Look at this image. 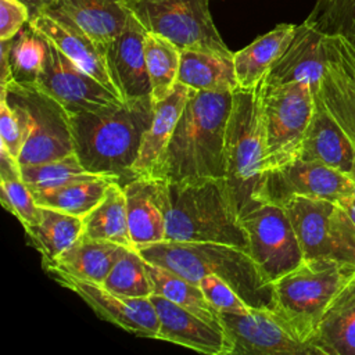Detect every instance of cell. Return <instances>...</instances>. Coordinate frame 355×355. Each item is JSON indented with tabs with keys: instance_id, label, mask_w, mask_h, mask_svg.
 <instances>
[{
	"instance_id": "obj_16",
	"label": "cell",
	"mask_w": 355,
	"mask_h": 355,
	"mask_svg": "<svg viewBox=\"0 0 355 355\" xmlns=\"http://www.w3.org/2000/svg\"><path fill=\"white\" fill-rule=\"evenodd\" d=\"M327 67L315 92L355 144V46L343 36H327Z\"/></svg>"
},
{
	"instance_id": "obj_22",
	"label": "cell",
	"mask_w": 355,
	"mask_h": 355,
	"mask_svg": "<svg viewBox=\"0 0 355 355\" xmlns=\"http://www.w3.org/2000/svg\"><path fill=\"white\" fill-rule=\"evenodd\" d=\"M190 92V87L178 82L168 97L154 103L153 119L143 133L139 155L133 165L136 178L154 179Z\"/></svg>"
},
{
	"instance_id": "obj_24",
	"label": "cell",
	"mask_w": 355,
	"mask_h": 355,
	"mask_svg": "<svg viewBox=\"0 0 355 355\" xmlns=\"http://www.w3.org/2000/svg\"><path fill=\"white\" fill-rule=\"evenodd\" d=\"M129 234L135 248L166 240V223L157 196V180L136 178L123 186Z\"/></svg>"
},
{
	"instance_id": "obj_13",
	"label": "cell",
	"mask_w": 355,
	"mask_h": 355,
	"mask_svg": "<svg viewBox=\"0 0 355 355\" xmlns=\"http://www.w3.org/2000/svg\"><path fill=\"white\" fill-rule=\"evenodd\" d=\"M351 193L354 183L347 173L318 161L295 158L263 172L258 198L282 205L297 196L338 201Z\"/></svg>"
},
{
	"instance_id": "obj_8",
	"label": "cell",
	"mask_w": 355,
	"mask_h": 355,
	"mask_svg": "<svg viewBox=\"0 0 355 355\" xmlns=\"http://www.w3.org/2000/svg\"><path fill=\"white\" fill-rule=\"evenodd\" d=\"M0 96L17 105L25 116L28 137L18 158L19 166L62 158L73 153L71 115L36 85L11 80Z\"/></svg>"
},
{
	"instance_id": "obj_45",
	"label": "cell",
	"mask_w": 355,
	"mask_h": 355,
	"mask_svg": "<svg viewBox=\"0 0 355 355\" xmlns=\"http://www.w3.org/2000/svg\"><path fill=\"white\" fill-rule=\"evenodd\" d=\"M337 202L347 211V214L349 215L351 220H352L354 225H355V196H354V193L341 197Z\"/></svg>"
},
{
	"instance_id": "obj_38",
	"label": "cell",
	"mask_w": 355,
	"mask_h": 355,
	"mask_svg": "<svg viewBox=\"0 0 355 355\" xmlns=\"http://www.w3.org/2000/svg\"><path fill=\"white\" fill-rule=\"evenodd\" d=\"M1 204L19 223L26 227L36 225L42 216V207L36 204L32 190L21 179H0Z\"/></svg>"
},
{
	"instance_id": "obj_9",
	"label": "cell",
	"mask_w": 355,
	"mask_h": 355,
	"mask_svg": "<svg viewBox=\"0 0 355 355\" xmlns=\"http://www.w3.org/2000/svg\"><path fill=\"white\" fill-rule=\"evenodd\" d=\"M261 108L268 171L298 158L313 115L315 92L306 82L277 86H265L262 82Z\"/></svg>"
},
{
	"instance_id": "obj_18",
	"label": "cell",
	"mask_w": 355,
	"mask_h": 355,
	"mask_svg": "<svg viewBox=\"0 0 355 355\" xmlns=\"http://www.w3.org/2000/svg\"><path fill=\"white\" fill-rule=\"evenodd\" d=\"M144 26L132 15L123 31L105 47L111 80L122 100L151 96V83L144 55Z\"/></svg>"
},
{
	"instance_id": "obj_20",
	"label": "cell",
	"mask_w": 355,
	"mask_h": 355,
	"mask_svg": "<svg viewBox=\"0 0 355 355\" xmlns=\"http://www.w3.org/2000/svg\"><path fill=\"white\" fill-rule=\"evenodd\" d=\"M29 25L51 42L76 65L100 80L118 97V92L108 73L105 49L65 17L42 11L29 19Z\"/></svg>"
},
{
	"instance_id": "obj_43",
	"label": "cell",
	"mask_w": 355,
	"mask_h": 355,
	"mask_svg": "<svg viewBox=\"0 0 355 355\" xmlns=\"http://www.w3.org/2000/svg\"><path fill=\"white\" fill-rule=\"evenodd\" d=\"M21 178L19 162L8 153V150L0 144V179H17Z\"/></svg>"
},
{
	"instance_id": "obj_36",
	"label": "cell",
	"mask_w": 355,
	"mask_h": 355,
	"mask_svg": "<svg viewBox=\"0 0 355 355\" xmlns=\"http://www.w3.org/2000/svg\"><path fill=\"white\" fill-rule=\"evenodd\" d=\"M96 175L87 172L82 166L75 153L58 159L21 166V179L32 191L54 189Z\"/></svg>"
},
{
	"instance_id": "obj_27",
	"label": "cell",
	"mask_w": 355,
	"mask_h": 355,
	"mask_svg": "<svg viewBox=\"0 0 355 355\" xmlns=\"http://www.w3.org/2000/svg\"><path fill=\"white\" fill-rule=\"evenodd\" d=\"M297 31L294 24H279L268 33L257 37L244 49L233 53L234 72L241 89L258 86L273 64L282 57Z\"/></svg>"
},
{
	"instance_id": "obj_17",
	"label": "cell",
	"mask_w": 355,
	"mask_h": 355,
	"mask_svg": "<svg viewBox=\"0 0 355 355\" xmlns=\"http://www.w3.org/2000/svg\"><path fill=\"white\" fill-rule=\"evenodd\" d=\"M151 302L158 313L157 340H165L207 355H230V344L223 327L216 326L197 313L151 294Z\"/></svg>"
},
{
	"instance_id": "obj_23",
	"label": "cell",
	"mask_w": 355,
	"mask_h": 355,
	"mask_svg": "<svg viewBox=\"0 0 355 355\" xmlns=\"http://www.w3.org/2000/svg\"><path fill=\"white\" fill-rule=\"evenodd\" d=\"M44 11L68 18L104 49L123 31L130 14L121 0H54Z\"/></svg>"
},
{
	"instance_id": "obj_10",
	"label": "cell",
	"mask_w": 355,
	"mask_h": 355,
	"mask_svg": "<svg viewBox=\"0 0 355 355\" xmlns=\"http://www.w3.org/2000/svg\"><path fill=\"white\" fill-rule=\"evenodd\" d=\"M282 207L291 220L304 258L355 263V225L337 201L297 196Z\"/></svg>"
},
{
	"instance_id": "obj_46",
	"label": "cell",
	"mask_w": 355,
	"mask_h": 355,
	"mask_svg": "<svg viewBox=\"0 0 355 355\" xmlns=\"http://www.w3.org/2000/svg\"><path fill=\"white\" fill-rule=\"evenodd\" d=\"M348 176L351 178V180H352V183H354V196H355V161H354L352 169H351V172H349V175H348Z\"/></svg>"
},
{
	"instance_id": "obj_21",
	"label": "cell",
	"mask_w": 355,
	"mask_h": 355,
	"mask_svg": "<svg viewBox=\"0 0 355 355\" xmlns=\"http://www.w3.org/2000/svg\"><path fill=\"white\" fill-rule=\"evenodd\" d=\"M298 158L318 161L349 175L355 144L315 93V110L305 132Z\"/></svg>"
},
{
	"instance_id": "obj_30",
	"label": "cell",
	"mask_w": 355,
	"mask_h": 355,
	"mask_svg": "<svg viewBox=\"0 0 355 355\" xmlns=\"http://www.w3.org/2000/svg\"><path fill=\"white\" fill-rule=\"evenodd\" d=\"M83 234L133 247L128 225L126 196L119 182H112L100 202L83 218Z\"/></svg>"
},
{
	"instance_id": "obj_28",
	"label": "cell",
	"mask_w": 355,
	"mask_h": 355,
	"mask_svg": "<svg viewBox=\"0 0 355 355\" xmlns=\"http://www.w3.org/2000/svg\"><path fill=\"white\" fill-rule=\"evenodd\" d=\"M178 82L202 92H234L239 82L233 57L202 50H182Z\"/></svg>"
},
{
	"instance_id": "obj_5",
	"label": "cell",
	"mask_w": 355,
	"mask_h": 355,
	"mask_svg": "<svg viewBox=\"0 0 355 355\" xmlns=\"http://www.w3.org/2000/svg\"><path fill=\"white\" fill-rule=\"evenodd\" d=\"M262 82L252 89L239 87L233 92L226 125L223 183L239 218L259 204L258 196L266 168Z\"/></svg>"
},
{
	"instance_id": "obj_7",
	"label": "cell",
	"mask_w": 355,
	"mask_h": 355,
	"mask_svg": "<svg viewBox=\"0 0 355 355\" xmlns=\"http://www.w3.org/2000/svg\"><path fill=\"white\" fill-rule=\"evenodd\" d=\"M147 32L161 35L180 50L233 57L209 11V0H121Z\"/></svg>"
},
{
	"instance_id": "obj_25",
	"label": "cell",
	"mask_w": 355,
	"mask_h": 355,
	"mask_svg": "<svg viewBox=\"0 0 355 355\" xmlns=\"http://www.w3.org/2000/svg\"><path fill=\"white\" fill-rule=\"evenodd\" d=\"M312 345L319 355H355V276L329 304Z\"/></svg>"
},
{
	"instance_id": "obj_32",
	"label": "cell",
	"mask_w": 355,
	"mask_h": 355,
	"mask_svg": "<svg viewBox=\"0 0 355 355\" xmlns=\"http://www.w3.org/2000/svg\"><path fill=\"white\" fill-rule=\"evenodd\" d=\"M147 272L153 284V293L197 313L212 324L220 326L219 312L205 298L198 284H194L178 273L146 261Z\"/></svg>"
},
{
	"instance_id": "obj_19",
	"label": "cell",
	"mask_w": 355,
	"mask_h": 355,
	"mask_svg": "<svg viewBox=\"0 0 355 355\" xmlns=\"http://www.w3.org/2000/svg\"><path fill=\"white\" fill-rule=\"evenodd\" d=\"M326 35L308 21L297 25L295 35L263 79L265 86L306 82L313 92L319 89L327 67Z\"/></svg>"
},
{
	"instance_id": "obj_41",
	"label": "cell",
	"mask_w": 355,
	"mask_h": 355,
	"mask_svg": "<svg viewBox=\"0 0 355 355\" xmlns=\"http://www.w3.org/2000/svg\"><path fill=\"white\" fill-rule=\"evenodd\" d=\"M29 19V8L21 0H0V40L15 37Z\"/></svg>"
},
{
	"instance_id": "obj_39",
	"label": "cell",
	"mask_w": 355,
	"mask_h": 355,
	"mask_svg": "<svg viewBox=\"0 0 355 355\" xmlns=\"http://www.w3.org/2000/svg\"><path fill=\"white\" fill-rule=\"evenodd\" d=\"M28 137V128L24 112L0 96V144L18 161Z\"/></svg>"
},
{
	"instance_id": "obj_40",
	"label": "cell",
	"mask_w": 355,
	"mask_h": 355,
	"mask_svg": "<svg viewBox=\"0 0 355 355\" xmlns=\"http://www.w3.org/2000/svg\"><path fill=\"white\" fill-rule=\"evenodd\" d=\"M205 298L218 312L226 313H248L252 306H250L243 297L223 279L208 275L198 282Z\"/></svg>"
},
{
	"instance_id": "obj_4",
	"label": "cell",
	"mask_w": 355,
	"mask_h": 355,
	"mask_svg": "<svg viewBox=\"0 0 355 355\" xmlns=\"http://www.w3.org/2000/svg\"><path fill=\"white\" fill-rule=\"evenodd\" d=\"M141 257L198 284L208 275L226 280L252 308L272 306V283L244 248L222 243L162 241L139 248Z\"/></svg>"
},
{
	"instance_id": "obj_2",
	"label": "cell",
	"mask_w": 355,
	"mask_h": 355,
	"mask_svg": "<svg viewBox=\"0 0 355 355\" xmlns=\"http://www.w3.org/2000/svg\"><path fill=\"white\" fill-rule=\"evenodd\" d=\"M232 104L233 92L191 89L154 179H223L225 136Z\"/></svg>"
},
{
	"instance_id": "obj_11",
	"label": "cell",
	"mask_w": 355,
	"mask_h": 355,
	"mask_svg": "<svg viewBox=\"0 0 355 355\" xmlns=\"http://www.w3.org/2000/svg\"><path fill=\"white\" fill-rule=\"evenodd\" d=\"M248 252L272 283L304 261V254L286 209L262 201L240 216Z\"/></svg>"
},
{
	"instance_id": "obj_31",
	"label": "cell",
	"mask_w": 355,
	"mask_h": 355,
	"mask_svg": "<svg viewBox=\"0 0 355 355\" xmlns=\"http://www.w3.org/2000/svg\"><path fill=\"white\" fill-rule=\"evenodd\" d=\"M118 182L111 176L96 175L89 179H80L60 187L36 190L33 198L37 205L53 208L69 215L85 218L104 197L108 186Z\"/></svg>"
},
{
	"instance_id": "obj_1",
	"label": "cell",
	"mask_w": 355,
	"mask_h": 355,
	"mask_svg": "<svg viewBox=\"0 0 355 355\" xmlns=\"http://www.w3.org/2000/svg\"><path fill=\"white\" fill-rule=\"evenodd\" d=\"M153 112L154 101L147 96L72 115L73 153L82 166L90 173L111 176L122 186L136 179L133 165Z\"/></svg>"
},
{
	"instance_id": "obj_26",
	"label": "cell",
	"mask_w": 355,
	"mask_h": 355,
	"mask_svg": "<svg viewBox=\"0 0 355 355\" xmlns=\"http://www.w3.org/2000/svg\"><path fill=\"white\" fill-rule=\"evenodd\" d=\"M125 248L128 247L82 234L76 243L44 269L101 284Z\"/></svg>"
},
{
	"instance_id": "obj_44",
	"label": "cell",
	"mask_w": 355,
	"mask_h": 355,
	"mask_svg": "<svg viewBox=\"0 0 355 355\" xmlns=\"http://www.w3.org/2000/svg\"><path fill=\"white\" fill-rule=\"evenodd\" d=\"M28 8H29V12H31V18L35 17L36 14L44 11L54 0H21Z\"/></svg>"
},
{
	"instance_id": "obj_35",
	"label": "cell",
	"mask_w": 355,
	"mask_h": 355,
	"mask_svg": "<svg viewBox=\"0 0 355 355\" xmlns=\"http://www.w3.org/2000/svg\"><path fill=\"white\" fill-rule=\"evenodd\" d=\"M47 53V39L29 24L12 37L10 62L14 80L35 85Z\"/></svg>"
},
{
	"instance_id": "obj_12",
	"label": "cell",
	"mask_w": 355,
	"mask_h": 355,
	"mask_svg": "<svg viewBox=\"0 0 355 355\" xmlns=\"http://www.w3.org/2000/svg\"><path fill=\"white\" fill-rule=\"evenodd\" d=\"M230 355H319L301 341L272 308H252L248 313L219 312Z\"/></svg>"
},
{
	"instance_id": "obj_15",
	"label": "cell",
	"mask_w": 355,
	"mask_h": 355,
	"mask_svg": "<svg viewBox=\"0 0 355 355\" xmlns=\"http://www.w3.org/2000/svg\"><path fill=\"white\" fill-rule=\"evenodd\" d=\"M50 273L58 284L83 300L98 318L136 336L157 338L159 320L150 297H128L112 293L100 283L79 280L62 272Z\"/></svg>"
},
{
	"instance_id": "obj_3",
	"label": "cell",
	"mask_w": 355,
	"mask_h": 355,
	"mask_svg": "<svg viewBox=\"0 0 355 355\" xmlns=\"http://www.w3.org/2000/svg\"><path fill=\"white\" fill-rule=\"evenodd\" d=\"M157 196L168 241L222 243L248 251L247 234L229 201L223 179L157 180Z\"/></svg>"
},
{
	"instance_id": "obj_37",
	"label": "cell",
	"mask_w": 355,
	"mask_h": 355,
	"mask_svg": "<svg viewBox=\"0 0 355 355\" xmlns=\"http://www.w3.org/2000/svg\"><path fill=\"white\" fill-rule=\"evenodd\" d=\"M327 36H343L355 46V0H318L305 19Z\"/></svg>"
},
{
	"instance_id": "obj_6",
	"label": "cell",
	"mask_w": 355,
	"mask_h": 355,
	"mask_svg": "<svg viewBox=\"0 0 355 355\" xmlns=\"http://www.w3.org/2000/svg\"><path fill=\"white\" fill-rule=\"evenodd\" d=\"M355 276V263L333 258H304L272 282V309L304 343L312 344L329 304Z\"/></svg>"
},
{
	"instance_id": "obj_34",
	"label": "cell",
	"mask_w": 355,
	"mask_h": 355,
	"mask_svg": "<svg viewBox=\"0 0 355 355\" xmlns=\"http://www.w3.org/2000/svg\"><path fill=\"white\" fill-rule=\"evenodd\" d=\"M101 284L112 293L128 297L147 298L153 294L146 259L135 247L125 248Z\"/></svg>"
},
{
	"instance_id": "obj_33",
	"label": "cell",
	"mask_w": 355,
	"mask_h": 355,
	"mask_svg": "<svg viewBox=\"0 0 355 355\" xmlns=\"http://www.w3.org/2000/svg\"><path fill=\"white\" fill-rule=\"evenodd\" d=\"M182 50L166 37L146 32L144 55L154 103L171 94L178 83Z\"/></svg>"
},
{
	"instance_id": "obj_29",
	"label": "cell",
	"mask_w": 355,
	"mask_h": 355,
	"mask_svg": "<svg viewBox=\"0 0 355 355\" xmlns=\"http://www.w3.org/2000/svg\"><path fill=\"white\" fill-rule=\"evenodd\" d=\"M24 229L31 244L40 254L43 268H46L80 239L83 218L42 207L40 220Z\"/></svg>"
},
{
	"instance_id": "obj_14",
	"label": "cell",
	"mask_w": 355,
	"mask_h": 355,
	"mask_svg": "<svg viewBox=\"0 0 355 355\" xmlns=\"http://www.w3.org/2000/svg\"><path fill=\"white\" fill-rule=\"evenodd\" d=\"M35 85L57 100L71 116L123 101L49 40L46 58Z\"/></svg>"
},
{
	"instance_id": "obj_42",
	"label": "cell",
	"mask_w": 355,
	"mask_h": 355,
	"mask_svg": "<svg viewBox=\"0 0 355 355\" xmlns=\"http://www.w3.org/2000/svg\"><path fill=\"white\" fill-rule=\"evenodd\" d=\"M12 39L0 40V89L6 87L11 80H14L11 62H10V50Z\"/></svg>"
}]
</instances>
